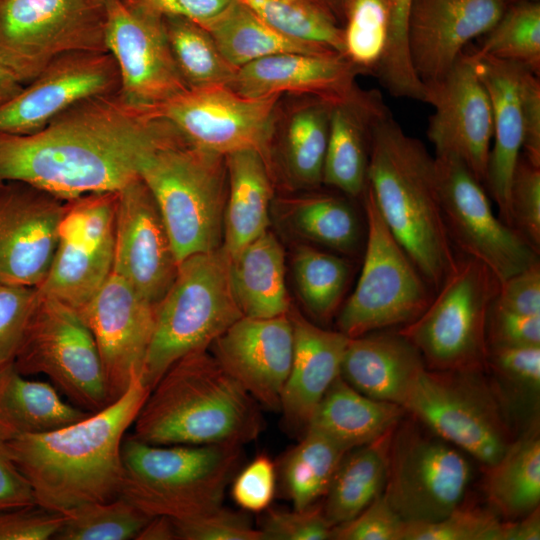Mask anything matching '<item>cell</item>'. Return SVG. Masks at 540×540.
Masks as SVG:
<instances>
[{"instance_id":"cell-51","label":"cell","mask_w":540,"mask_h":540,"mask_svg":"<svg viewBox=\"0 0 540 540\" xmlns=\"http://www.w3.org/2000/svg\"><path fill=\"white\" fill-rule=\"evenodd\" d=\"M405 525L382 493L355 517L334 526L331 539L402 540Z\"/></svg>"},{"instance_id":"cell-20","label":"cell","mask_w":540,"mask_h":540,"mask_svg":"<svg viewBox=\"0 0 540 540\" xmlns=\"http://www.w3.org/2000/svg\"><path fill=\"white\" fill-rule=\"evenodd\" d=\"M119 89V70L108 51L65 53L0 107V133H35L73 105Z\"/></svg>"},{"instance_id":"cell-17","label":"cell","mask_w":540,"mask_h":540,"mask_svg":"<svg viewBox=\"0 0 540 540\" xmlns=\"http://www.w3.org/2000/svg\"><path fill=\"white\" fill-rule=\"evenodd\" d=\"M105 44L116 61L120 95L130 104L158 108L189 88L173 58L163 17L105 0Z\"/></svg>"},{"instance_id":"cell-43","label":"cell","mask_w":540,"mask_h":540,"mask_svg":"<svg viewBox=\"0 0 540 540\" xmlns=\"http://www.w3.org/2000/svg\"><path fill=\"white\" fill-rule=\"evenodd\" d=\"M63 514L57 540L135 539L152 518L121 497L86 503Z\"/></svg>"},{"instance_id":"cell-1","label":"cell","mask_w":540,"mask_h":540,"mask_svg":"<svg viewBox=\"0 0 540 540\" xmlns=\"http://www.w3.org/2000/svg\"><path fill=\"white\" fill-rule=\"evenodd\" d=\"M180 136L155 108L134 106L119 91L91 97L35 133H0V184L22 181L65 201L118 191Z\"/></svg>"},{"instance_id":"cell-47","label":"cell","mask_w":540,"mask_h":540,"mask_svg":"<svg viewBox=\"0 0 540 540\" xmlns=\"http://www.w3.org/2000/svg\"><path fill=\"white\" fill-rule=\"evenodd\" d=\"M509 225L540 250V167L522 153L509 190Z\"/></svg>"},{"instance_id":"cell-18","label":"cell","mask_w":540,"mask_h":540,"mask_svg":"<svg viewBox=\"0 0 540 540\" xmlns=\"http://www.w3.org/2000/svg\"><path fill=\"white\" fill-rule=\"evenodd\" d=\"M425 87V103L434 107L427 136L435 155L457 156L485 186L493 137L492 106L470 53L463 52L441 80Z\"/></svg>"},{"instance_id":"cell-21","label":"cell","mask_w":540,"mask_h":540,"mask_svg":"<svg viewBox=\"0 0 540 540\" xmlns=\"http://www.w3.org/2000/svg\"><path fill=\"white\" fill-rule=\"evenodd\" d=\"M178 264L156 201L137 177L117 191L112 273L157 305L173 284Z\"/></svg>"},{"instance_id":"cell-2","label":"cell","mask_w":540,"mask_h":540,"mask_svg":"<svg viewBox=\"0 0 540 540\" xmlns=\"http://www.w3.org/2000/svg\"><path fill=\"white\" fill-rule=\"evenodd\" d=\"M150 389L135 376L105 408L65 427L6 442L37 505L59 513L119 497L121 447Z\"/></svg>"},{"instance_id":"cell-5","label":"cell","mask_w":540,"mask_h":540,"mask_svg":"<svg viewBox=\"0 0 540 540\" xmlns=\"http://www.w3.org/2000/svg\"><path fill=\"white\" fill-rule=\"evenodd\" d=\"M242 446L153 445L126 433L119 497L145 514L182 520L220 506L239 469Z\"/></svg>"},{"instance_id":"cell-46","label":"cell","mask_w":540,"mask_h":540,"mask_svg":"<svg viewBox=\"0 0 540 540\" xmlns=\"http://www.w3.org/2000/svg\"><path fill=\"white\" fill-rule=\"evenodd\" d=\"M502 523L492 512L459 505L437 521L406 522L402 540H502Z\"/></svg>"},{"instance_id":"cell-42","label":"cell","mask_w":540,"mask_h":540,"mask_svg":"<svg viewBox=\"0 0 540 540\" xmlns=\"http://www.w3.org/2000/svg\"><path fill=\"white\" fill-rule=\"evenodd\" d=\"M476 54L513 61L540 74V4L519 1L505 8Z\"/></svg>"},{"instance_id":"cell-60","label":"cell","mask_w":540,"mask_h":540,"mask_svg":"<svg viewBox=\"0 0 540 540\" xmlns=\"http://www.w3.org/2000/svg\"><path fill=\"white\" fill-rule=\"evenodd\" d=\"M35 504L29 482L14 462L7 443L0 440V511Z\"/></svg>"},{"instance_id":"cell-58","label":"cell","mask_w":540,"mask_h":540,"mask_svg":"<svg viewBox=\"0 0 540 540\" xmlns=\"http://www.w3.org/2000/svg\"><path fill=\"white\" fill-rule=\"evenodd\" d=\"M520 102L523 125L522 154L540 167V82L539 76L522 66Z\"/></svg>"},{"instance_id":"cell-4","label":"cell","mask_w":540,"mask_h":540,"mask_svg":"<svg viewBox=\"0 0 540 540\" xmlns=\"http://www.w3.org/2000/svg\"><path fill=\"white\" fill-rule=\"evenodd\" d=\"M133 435L153 445H244L264 427L259 403L207 349L176 361L150 390Z\"/></svg>"},{"instance_id":"cell-32","label":"cell","mask_w":540,"mask_h":540,"mask_svg":"<svg viewBox=\"0 0 540 540\" xmlns=\"http://www.w3.org/2000/svg\"><path fill=\"white\" fill-rule=\"evenodd\" d=\"M229 258L230 285L243 316L271 318L288 313L285 255L272 232L267 230Z\"/></svg>"},{"instance_id":"cell-28","label":"cell","mask_w":540,"mask_h":540,"mask_svg":"<svg viewBox=\"0 0 540 540\" xmlns=\"http://www.w3.org/2000/svg\"><path fill=\"white\" fill-rule=\"evenodd\" d=\"M424 360L398 330L374 331L349 338L341 377L362 394L404 408Z\"/></svg>"},{"instance_id":"cell-53","label":"cell","mask_w":540,"mask_h":540,"mask_svg":"<svg viewBox=\"0 0 540 540\" xmlns=\"http://www.w3.org/2000/svg\"><path fill=\"white\" fill-rule=\"evenodd\" d=\"M486 366L516 388L539 394L540 346H488Z\"/></svg>"},{"instance_id":"cell-63","label":"cell","mask_w":540,"mask_h":540,"mask_svg":"<svg viewBox=\"0 0 540 540\" xmlns=\"http://www.w3.org/2000/svg\"><path fill=\"white\" fill-rule=\"evenodd\" d=\"M24 84L0 62V107L13 99Z\"/></svg>"},{"instance_id":"cell-64","label":"cell","mask_w":540,"mask_h":540,"mask_svg":"<svg viewBox=\"0 0 540 540\" xmlns=\"http://www.w3.org/2000/svg\"><path fill=\"white\" fill-rule=\"evenodd\" d=\"M326 14L332 17L339 25L344 21V11L348 0H308Z\"/></svg>"},{"instance_id":"cell-13","label":"cell","mask_w":540,"mask_h":540,"mask_svg":"<svg viewBox=\"0 0 540 540\" xmlns=\"http://www.w3.org/2000/svg\"><path fill=\"white\" fill-rule=\"evenodd\" d=\"M470 479L460 449L415 422L397 424L383 493L405 522L445 517L460 505Z\"/></svg>"},{"instance_id":"cell-34","label":"cell","mask_w":540,"mask_h":540,"mask_svg":"<svg viewBox=\"0 0 540 540\" xmlns=\"http://www.w3.org/2000/svg\"><path fill=\"white\" fill-rule=\"evenodd\" d=\"M198 24L211 35L223 57L237 69L282 53L339 54L329 47L280 33L239 0H233L219 14Z\"/></svg>"},{"instance_id":"cell-12","label":"cell","mask_w":540,"mask_h":540,"mask_svg":"<svg viewBox=\"0 0 540 540\" xmlns=\"http://www.w3.org/2000/svg\"><path fill=\"white\" fill-rule=\"evenodd\" d=\"M481 373L426 368L404 409L431 432L490 467L511 440L504 411Z\"/></svg>"},{"instance_id":"cell-27","label":"cell","mask_w":540,"mask_h":540,"mask_svg":"<svg viewBox=\"0 0 540 540\" xmlns=\"http://www.w3.org/2000/svg\"><path fill=\"white\" fill-rule=\"evenodd\" d=\"M469 53L492 106L493 142L485 186L497 204L500 219L509 225L510 184L522 153L520 78L523 65L474 51Z\"/></svg>"},{"instance_id":"cell-45","label":"cell","mask_w":540,"mask_h":540,"mask_svg":"<svg viewBox=\"0 0 540 540\" xmlns=\"http://www.w3.org/2000/svg\"><path fill=\"white\" fill-rule=\"evenodd\" d=\"M344 22V56L361 72L376 73L387 44L389 0H348Z\"/></svg>"},{"instance_id":"cell-49","label":"cell","mask_w":540,"mask_h":540,"mask_svg":"<svg viewBox=\"0 0 540 540\" xmlns=\"http://www.w3.org/2000/svg\"><path fill=\"white\" fill-rule=\"evenodd\" d=\"M180 540H265L244 513L222 506L188 519H173Z\"/></svg>"},{"instance_id":"cell-37","label":"cell","mask_w":540,"mask_h":540,"mask_svg":"<svg viewBox=\"0 0 540 540\" xmlns=\"http://www.w3.org/2000/svg\"><path fill=\"white\" fill-rule=\"evenodd\" d=\"M347 451L315 430L304 432L300 442L287 452L281 463L283 488L293 508H307L325 496Z\"/></svg>"},{"instance_id":"cell-41","label":"cell","mask_w":540,"mask_h":540,"mask_svg":"<svg viewBox=\"0 0 540 540\" xmlns=\"http://www.w3.org/2000/svg\"><path fill=\"white\" fill-rule=\"evenodd\" d=\"M332 105L314 98L297 109L289 121L287 165L293 178L302 186L315 187L322 183Z\"/></svg>"},{"instance_id":"cell-9","label":"cell","mask_w":540,"mask_h":540,"mask_svg":"<svg viewBox=\"0 0 540 540\" xmlns=\"http://www.w3.org/2000/svg\"><path fill=\"white\" fill-rule=\"evenodd\" d=\"M14 365L25 376L43 374L75 406L97 412L111 403L101 356L80 313L37 289Z\"/></svg>"},{"instance_id":"cell-8","label":"cell","mask_w":540,"mask_h":540,"mask_svg":"<svg viewBox=\"0 0 540 540\" xmlns=\"http://www.w3.org/2000/svg\"><path fill=\"white\" fill-rule=\"evenodd\" d=\"M499 287L482 262L457 255L427 308L398 331L419 351L427 369L483 371L488 314Z\"/></svg>"},{"instance_id":"cell-25","label":"cell","mask_w":540,"mask_h":540,"mask_svg":"<svg viewBox=\"0 0 540 540\" xmlns=\"http://www.w3.org/2000/svg\"><path fill=\"white\" fill-rule=\"evenodd\" d=\"M360 72L341 54L282 53L238 68L227 87L250 98L291 92L310 94L332 104L347 103L367 93L355 83Z\"/></svg>"},{"instance_id":"cell-23","label":"cell","mask_w":540,"mask_h":540,"mask_svg":"<svg viewBox=\"0 0 540 540\" xmlns=\"http://www.w3.org/2000/svg\"><path fill=\"white\" fill-rule=\"evenodd\" d=\"M211 346L217 361L259 405L280 411L294 347L288 313L271 318L242 316Z\"/></svg>"},{"instance_id":"cell-62","label":"cell","mask_w":540,"mask_h":540,"mask_svg":"<svg viewBox=\"0 0 540 540\" xmlns=\"http://www.w3.org/2000/svg\"><path fill=\"white\" fill-rule=\"evenodd\" d=\"M177 533L172 518L153 516L141 529L135 540H175Z\"/></svg>"},{"instance_id":"cell-39","label":"cell","mask_w":540,"mask_h":540,"mask_svg":"<svg viewBox=\"0 0 540 540\" xmlns=\"http://www.w3.org/2000/svg\"><path fill=\"white\" fill-rule=\"evenodd\" d=\"M302 237L342 253L356 250L361 227L353 207L344 199L315 195L292 200L283 212Z\"/></svg>"},{"instance_id":"cell-44","label":"cell","mask_w":540,"mask_h":540,"mask_svg":"<svg viewBox=\"0 0 540 540\" xmlns=\"http://www.w3.org/2000/svg\"><path fill=\"white\" fill-rule=\"evenodd\" d=\"M239 1L280 33L293 39L329 47L344 56L342 26L310 1Z\"/></svg>"},{"instance_id":"cell-6","label":"cell","mask_w":540,"mask_h":540,"mask_svg":"<svg viewBox=\"0 0 540 540\" xmlns=\"http://www.w3.org/2000/svg\"><path fill=\"white\" fill-rule=\"evenodd\" d=\"M139 176L156 201L178 263L222 246L225 156L193 146L180 136L158 147Z\"/></svg>"},{"instance_id":"cell-24","label":"cell","mask_w":540,"mask_h":540,"mask_svg":"<svg viewBox=\"0 0 540 540\" xmlns=\"http://www.w3.org/2000/svg\"><path fill=\"white\" fill-rule=\"evenodd\" d=\"M504 0H413L408 47L426 86L441 80L474 38L485 35L505 10Z\"/></svg>"},{"instance_id":"cell-55","label":"cell","mask_w":540,"mask_h":540,"mask_svg":"<svg viewBox=\"0 0 540 540\" xmlns=\"http://www.w3.org/2000/svg\"><path fill=\"white\" fill-rule=\"evenodd\" d=\"M64 514L37 504L0 511V540L54 539Z\"/></svg>"},{"instance_id":"cell-38","label":"cell","mask_w":540,"mask_h":540,"mask_svg":"<svg viewBox=\"0 0 540 540\" xmlns=\"http://www.w3.org/2000/svg\"><path fill=\"white\" fill-rule=\"evenodd\" d=\"M163 23L173 58L189 89L230 84L237 68L223 57L201 25L176 16L163 17Z\"/></svg>"},{"instance_id":"cell-40","label":"cell","mask_w":540,"mask_h":540,"mask_svg":"<svg viewBox=\"0 0 540 540\" xmlns=\"http://www.w3.org/2000/svg\"><path fill=\"white\" fill-rule=\"evenodd\" d=\"M293 273L306 309L319 321H329L337 311L348 283V262L338 255L300 245L293 257Z\"/></svg>"},{"instance_id":"cell-16","label":"cell","mask_w":540,"mask_h":540,"mask_svg":"<svg viewBox=\"0 0 540 540\" xmlns=\"http://www.w3.org/2000/svg\"><path fill=\"white\" fill-rule=\"evenodd\" d=\"M279 96L250 98L212 86L188 89L155 109L193 146L223 156L252 149L266 157Z\"/></svg>"},{"instance_id":"cell-50","label":"cell","mask_w":540,"mask_h":540,"mask_svg":"<svg viewBox=\"0 0 540 540\" xmlns=\"http://www.w3.org/2000/svg\"><path fill=\"white\" fill-rule=\"evenodd\" d=\"M36 298V287L0 283V368L14 362Z\"/></svg>"},{"instance_id":"cell-15","label":"cell","mask_w":540,"mask_h":540,"mask_svg":"<svg viewBox=\"0 0 540 540\" xmlns=\"http://www.w3.org/2000/svg\"><path fill=\"white\" fill-rule=\"evenodd\" d=\"M117 191L67 201L50 271L37 288L82 309L112 273Z\"/></svg>"},{"instance_id":"cell-56","label":"cell","mask_w":540,"mask_h":540,"mask_svg":"<svg viewBox=\"0 0 540 540\" xmlns=\"http://www.w3.org/2000/svg\"><path fill=\"white\" fill-rule=\"evenodd\" d=\"M487 342L488 346H540V315L514 313L492 302L487 321Z\"/></svg>"},{"instance_id":"cell-14","label":"cell","mask_w":540,"mask_h":540,"mask_svg":"<svg viewBox=\"0 0 540 540\" xmlns=\"http://www.w3.org/2000/svg\"><path fill=\"white\" fill-rule=\"evenodd\" d=\"M434 158L442 215L454 248L482 262L500 283L539 261V252L494 214L484 185L461 159L452 154Z\"/></svg>"},{"instance_id":"cell-26","label":"cell","mask_w":540,"mask_h":540,"mask_svg":"<svg viewBox=\"0 0 540 540\" xmlns=\"http://www.w3.org/2000/svg\"><path fill=\"white\" fill-rule=\"evenodd\" d=\"M288 315L293 327L294 347L280 412L287 429L304 434L316 406L341 376L349 337L339 330L317 326L297 310H289Z\"/></svg>"},{"instance_id":"cell-59","label":"cell","mask_w":540,"mask_h":540,"mask_svg":"<svg viewBox=\"0 0 540 540\" xmlns=\"http://www.w3.org/2000/svg\"><path fill=\"white\" fill-rule=\"evenodd\" d=\"M131 8L160 17L176 16L196 23L223 11L233 0H122Z\"/></svg>"},{"instance_id":"cell-31","label":"cell","mask_w":540,"mask_h":540,"mask_svg":"<svg viewBox=\"0 0 540 540\" xmlns=\"http://www.w3.org/2000/svg\"><path fill=\"white\" fill-rule=\"evenodd\" d=\"M225 159L228 192L222 247L231 257L268 230L272 190L266 157L261 152L241 150Z\"/></svg>"},{"instance_id":"cell-11","label":"cell","mask_w":540,"mask_h":540,"mask_svg":"<svg viewBox=\"0 0 540 540\" xmlns=\"http://www.w3.org/2000/svg\"><path fill=\"white\" fill-rule=\"evenodd\" d=\"M105 0H0V62L24 85L57 57L107 51Z\"/></svg>"},{"instance_id":"cell-19","label":"cell","mask_w":540,"mask_h":540,"mask_svg":"<svg viewBox=\"0 0 540 540\" xmlns=\"http://www.w3.org/2000/svg\"><path fill=\"white\" fill-rule=\"evenodd\" d=\"M66 207L67 201L29 183L0 184V283L42 285Z\"/></svg>"},{"instance_id":"cell-36","label":"cell","mask_w":540,"mask_h":540,"mask_svg":"<svg viewBox=\"0 0 540 540\" xmlns=\"http://www.w3.org/2000/svg\"><path fill=\"white\" fill-rule=\"evenodd\" d=\"M485 491L491 505L508 518L522 517L540 502V437L538 422L487 467Z\"/></svg>"},{"instance_id":"cell-61","label":"cell","mask_w":540,"mask_h":540,"mask_svg":"<svg viewBox=\"0 0 540 540\" xmlns=\"http://www.w3.org/2000/svg\"><path fill=\"white\" fill-rule=\"evenodd\" d=\"M540 510L535 508L518 521L502 523V540H539Z\"/></svg>"},{"instance_id":"cell-7","label":"cell","mask_w":540,"mask_h":540,"mask_svg":"<svg viewBox=\"0 0 540 540\" xmlns=\"http://www.w3.org/2000/svg\"><path fill=\"white\" fill-rule=\"evenodd\" d=\"M229 260L221 246L178 264L173 284L156 305L154 331L140 372L150 390L176 361L207 349L243 316L232 293Z\"/></svg>"},{"instance_id":"cell-57","label":"cell","mask_w":540,"mask_h":540,"mask_svg":"<svg viewBox=\"0 0 540 540\" xmlns=\"http://www.w3.org/2000/svg\"><path fill=\"white\" fill-rule=\"evenodd\" d=\"M493 303L514 313L540 315L539 261L500 283Z\"/></svg>"},{"instance_id":"cell-54","label":"cell","mask_w":540,"mask_h":540,"mask_svg":"<svg viewBox=\"0 0 540 540\" xmlns=\"http://www.w3.org/2000/svg\"><path fill=\"white\" fill-rule=\"evenodd\" d=\"M276 490V468L267 455L260 454L231 481L234 502L247 512H262L271 504Z\"/></svg>"},{"instance_id":"cell-30","label":"cell","mask_w":540,"mask_h":540,"mask_svg":"<svg viewBox=\"0 0 540 540\" xmlns=\"http://www.w3.org/2000/svg\"><path fill=\"white\" fill-rule=\"evenodd\" d=\"M51 383L28 379L11 362L0 368V440L41 434L73 424L93 412L62 398Z\"/></svg>"},{"instance_id":"cell-29","label":"cell","mask_w":540,"mask_h":540,"mask_svg":"<svg viewBox=\"0 0 540 540\" xmlns=\"http://www.w3.org/2000/svg\"><path fill=\"white\" fill-rule=\"evenodd\" d=\"M380 95L368 92L354 102L333 104L322 182L351 197L367 185L371 126L386 109Z\"/></svg>"},{"instance_id":"cell-3","label":"cell","mask_w":540,"mask_h":540,"mask_svg":"<svg viewBox=\"0 0 540 540\" xmlns=\"http://www.w3.org/2000/svg\"><path fill=\"white\" fill-rule=\"evenodd\" d=\"M367 187L385 224L436 291L457 255L442 215L435 158L388 108L371 126Z\"/></svg>"},{"instance_id":"cell-22","label":"cell","mask_w":540,"mask_h":540,"mask_svg":"<svg viewBox=\"0 0 540 540\" xmlns=\"http://www.w3.org/2000/svg\"><path fill=\"white\" fill-rule=\"evenodd\" d=\"M77 311L96 341L113 402L140 376L154 331L156 305L111 273L97 294Z\"/></svg>"},{"instance_id":"cell-33","label":"cell","mask_w":540,"mask_h":540,"mask_svg":"<svg viewBox=\"0 0 540 540\" xmlns=\"http://www.w3.org/2000/svg\"><path fill=\"white\" fill-rule=\"evenodd\" d=\"M405 413L397 404L362 394L339 376L316 406L306 430H315L350 450L395 428Z\"/></svg>"},{"instance_id":"cell-35","label":"cell","mask_w":540,"mask_h":540,"mask_svg":"<svg viewBox=\"0 0 540 540\" xmlns=\"http://www.w3.org/2000/svg\"><path fill=\"white\" fill-rule=\"evenodd\" d=\"M394 429L344 454L322 506L332 526L349 521L383 493Z\"/></svg>"},{"instance_id":"cell-52","label":"cell","mask_w":540,"mask_h":540,"mask_svg":"<svg viewBox=\"0 0 540 540\" xmlns=\"http://www.w3.org/2000/svg\"><path fill=\"white\" fill-rule=\"evenodd\" d=\"M333 527L323 507L313 504L292 511L268 510L260 530L265 540H325L331 539Z\"/></svg>"},{"instance_id":"cell-48","label":"cell","mask_w":540,"mask_h":540,"mask_svg":"<svg viewBox=\"0 0 540 540\" xmlns=\"http://www.w3.org/2000/svg\"><path fill=\"white\" fill-rule=\"evenodd\" d=\"M413 0H389L388 37L378 77L390 87L403 88L416 80L409 47L408 20Z\"/></svg>"},{"instance_id":"cell-10","label":"cell","mask_w":540,"mask_h":540,"mask_svg":"<svg viewBox=\"0 0 540 540\" xmlns=\"http://www.w3.org/2000/svg\"><path fill=\"white\" fill-rule=\"evenodd\" d=\"M367 240L357 285L339 313V331L349 338L418 318L432 300V287L382 219L366 185L362 194Z\"/></svg>"}]
</instances>
